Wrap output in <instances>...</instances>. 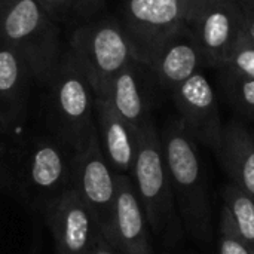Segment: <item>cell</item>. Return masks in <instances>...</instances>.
<instances>
[{"label": "cell", "instance_id": "14", "mask_svg": "<svg viewBox=\"0 0 254 254\" xmlns=\"http://www.w3.org/2000/svg\"><path fill=\"white\" fill-rule=\"evenodd\" d=\"M25 179L28 188L45 199V205L63 192L70 189L71 158L64 149L52 141L37 143L25 164Z\"/></svg>", "mask_w": 254, "mask_h": 254}, {"label": "cell", "instance_id": "6", "mask_svg": "<svg viewBox=\"0 0 254 254\" xmlns=\"http://www.w3.org/2000/svg\"><path fill=\"white\" fill-rule=\"evenodd\" d=\"M121 25L134 58L147 67L158 49L188 25L182 0H125Z\"/></svg>", "mask_w": 254, "mask_h": 254}, {"label": "cell", "instance_id": "17", "mask_svg": "<svg viewBox=\"0 0 254 254\" xmlns=\"http://www.w3.org/2000/svg\"><path fill=\"white\" fill-rule=\"evenodd\" d=\"M30 76L19 55L0 45V129L12 127L24 115Z\"/></svg>", "mask_w": 254, "mask_h": 254}, {"label": "cell", "instance_id": "16", "mask_svg": "<svg viewBox=\"0 0 254 254\" xmlns=\"http://www.w3.org/2000/svg\"><path fill=\"white\" fill-rule=\"evenodd\" d=\"M140 67L141 64L137 61L129 63L112 79L104 97H98L106 98L135 131H140L150 121Z\"/></svg>", "mask_w": 254, "mask_h": 254}, {"label": "cell", "instance_id": "19", "mask_svg": "<svg viewBox=\"0 0 254 254\" xmlns=\"http://www.w3.org/2000/svg\"><path fill=\"white\" fill-rule=\"evenodd\" d=\"M220 82L225 97L234 109L254 121V79L220 70Z\"/></svg>", "mask_w": 254, "mask_h": 254}, {"label": "cell", "instance_id": "23", "mask_svg": "<svg viewBox=\"0 0 254 254\" xmlns=\"http://www.w3.org/2000/svg\"><path fill=\"white\" fill-rule=\"evenodd\" d=\"M37 1H39V3L46 9V12L55 19L58 15H61L63 12H65L74 0H37Z\"/></svg>", "mask_w": 254, "mask_h": 254}, {"label": "cell", "instance_id": "25", "mask_svg": "<svg viewBox=\"0 0 254 254\" xmlns=\"http://www.w3.org/2000/svg\"><path fill=\"white\" fill-rule=\"evenodd\" d=\"M91 254H119L107 241H106V238L103 237V235H100L98 238H97V241H95V244H94V249H92V252Z\"/></svg>", "mask_w": 254, "mask_h": 254}, {"label": "cell", "instance_id": "26", "mask_svg": "<svg viewBox=\"0 0 254 254\" xmlns=\"http://www.w3.org/2000/svg\"><path fill=\"white\" fill-rule=\"evenodd\" d=\"M13 1H16V0H0V9L7 6V4H10V3H13Z\"/></svg>", "mask_w": 254, "mask_h": 254}, {"label": "cell", "instance_id": "12", "mask_svg": "<svg viewBox=\"0 0 254 254\" xmlns=\"http://www.w3.org/2000/svg\"><path fill=\"white\" fill-rule=\"evenodd\" d=\"M201 65H205V63L193 31L188 24L158 49L144 68L171 94L177 86L199 71Z\"/></svg>", "mask_w": 254, "mask_h": 254}, {"label": "cell", "instance_id": "3", "mask_svg": "<svg viewBox=\"0 0 254 254\" xmlns=\"http://www.w3.org/2000/svg\"><path fill=\"white\" fill-rule=\"evenodd\" d=\"M0 45L25 63L31 77L49 85L60 67V31L37 0H16L0 9Z\"/></svg>", "mask_w": 254, "mask_h": 254}, {"label": "cell", "instance_id": "11", "mask_svg": "<svg viewBox=\"0 0 254 254\" xmlns=\"http://www.w3.org/2000/svg\"><path fill=\"white\" fill-rule=\"evenodd\" d=\"M106 241L119 254H155L152 229L129 176L116 174V202Z\"/></svg>", "mask_w": 254, "mask_h": 254}, {"label": "cell", "instance_id": "24", "mask_svg": "<svg viewBox=\"0 0 254 254\" xmlns=\"http://www.w3.org/2000/svg\"><path fill=\"white\" fill-rule=\"evenodd\" d=\"M244 10V31L254 43V3L253 1H241Z\"/></svg>", "mask_w": 254, "mask_h": 254}, {"label": "cell", "instance_id": "15", "mask_svg": "<svg viewBox=\"0 0 254 254\" xmlns=\"http://www.w3.org/2000/svg\"><path fill=\"white\" fill-rule=\"evenodd\" d=\"M220 164L231 179V185L254 199V134L238 121L223 127L217 147Z\"/></svg>", "mask_w": 254, "mask_h": 254}, {"label": "cell", "instance_id": "1", "mask_svg": "<svg viewBox=\"0 0 254 254\" xmlns=\"http://www.w3.org/2000/svg\"><path fill=\"white\" fill-rule=\"evenodd\" d=\"M161 140L183 231L193 240L208 241L211 238V207L196 141L188 134L179 118L165 125Z\"/></svg>", "mask_w": 254, "mask_h": 254}, {"label": "cell", "instance_id": "10", "mask_svg": "<svg viewBox=\"0 0 254 254\" xmlns=\"http://www.w3.org/2000/svg\"><path fill=\"white\" fill-rule=\"evenodd\" d=\"M204 63L220 68L232 46L244 34V10L240 0H219L189 22Z\"/></svg>", "mask_w": 254, "mask_h": 254}, {"label": "cell", "instance_id": "5", "mask_svg": "<svg viewBox=\"0 0 254 254\" xmlns=\"http://www.w3.org/2000/svg\"><path fill=\"white\" fill-rule=\"evenodd\" d=\"M49 86L58 135L71 152H77L97 134L95 94L85 76L67 60L60 64Z\"/></svg>", "mask_w": 254, "mask_h": 254}, {"label": "cell", "instance_id": "13", "mask_svg": "<svg viewBox=\"0 0 254 254\" xmlns=\"http://www.w3.org/2000/svg\"><path fill=\"white\" fill-rule=\"evenodd\" d=\"M95 121L101 150L116 174L131 176L138 147V131L124 121L106 98L95 97Z\"/></svg>", "mask_w": 254, "mask_h": 254}, {"label": "cell", "instance_id": "2", "mask_svg": "<svg viewBox=\"0 0 254 254\" xmlns=\"http://www.w3.org/2000/svg\"><path fill=\"white\" fill-rule=\"evenodd\" d=\"M129 177L152 232L164 244H176L182 238L183 225L165 164L161 132L152 119L138 131L137 156Z\"/></svg>", "mask_w": 254, "mask_h": 254}, {"label": "cell", "instance_id": "20", "mask_svg": "<svg viewBox=\"0 0 254 254\" xmlns=\"http://www.w3.org/2000/svg\"><path fill=\"white\" fill-rule=\"evenodd\" d=\"M219 70L254 79V43L246 31L232 46Z\"/></svg>", "mask_w": 254, "mask_h": 254}, {"label": "cell", "instance_id": "4", "mask_svg": "<svg viewBox=\"0 0 254 254\" xmlns=\"http://www.w3.org/2000/svg\"><path fill=\"white\" fill-rule=\"evenodd\" d=\"M65 60L85 76L95 97H104L112 79L135 61L121 22L113 19L97 21L76 30Z\"/></svg>", "mask_w": 254, "mask_h": 254}, {"label": "cell", "instance_id": "27", "mask_svg": "<svg viewBox=\"0 0 254 254\" xmlns=\"http://www.w3.org/2000/svg\"><path fill=\"white\" fill-rule=\"evenodd\" d=\"M241 1H253L254 3V0H241Z\"/></svg>", "mask_w": 254, "mask_h": 254}, {"label": "cell", "instance_id": "8", "mask_svg": "<svg viewBox=\"0 0 254 254\" xmlns=\"http://www.w3.org/2000/svg\"><path fill=\"white\" fill-rule=\"evenodd\" d=\"M171 98L188 134L196 143L217 150L225 125L208 77L201 70L196 71L171 92Z\"/></svg>", "mask_w": 254, "mask_h": 254}, {"label": "cell", "instance_id": "9", "mask_svg": "<svg viewBox=\"0 0 254 254\" xmlns=\"http://www.w3.org/2000/svg\"><path fill=\"white\" fill-rule=\"evenodd\" d=\"M45 217L57 254H91L101 235L89 208L71 188L45 205Z\"/></svg>", "mask_w": 254, "mask_h": 254}, {"label": "cell", "instance_id": "22", "mask_svg": "<svg viewBox=\"0 0 254 254\" xmlns=\"http://www.w3.org/2000/svg\"><path fill=\"white\" fill-rule=\"evenodd\" d=\"M219 0H182L185 10H186V16H188V24L196 18L204 9H207L208 6L214 4Z\"/></svg>", "mask_w": 254, "mask_h": 254}, {"label": "cell", "instance_id": "21", "mask_svg": "<svg viewBox=\"0 0 254 254\" xmlns=\"http://www.w3.org/2000/svg\"><path fill=\"white\" fill-rule=\"evenodd\" d=\"M217 254H254L238 237L234 229L232 220L225 208H222L219 223V243Z\"/></svg>", "mask_w": 254, "mask_h": 254}, {"label": "cell", "instance_id": "18", "mask_svg": "<svg viewBox=\"0 0 254 254\" xmlns=\"http://www.w3.org/2000/svg\"><path fill=\"white\" fill-rule=\"evenodd\" d=\"M223 202L235 232L254 253V199L237 186L228 185L223 190Z\"/></svg>", "mask_w": 254, "mask_h": 254}, {"label": "cell", "instance_id": "7", "mask_svg": "<svg viewBox=\"0 0 254 254\" xmlns=\"http://www.w3.org/2000/svg\"><path fill=\"white\" fill-rule=\"evenodd\" d=\"M70 188L89 208L101 235L107 238L116 202V173L101 150L98 131L83 149L73 152Z\"/></svg>", "mask_w": 254, "mask_h": 254}]
</instances>
